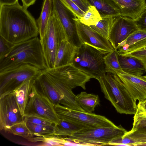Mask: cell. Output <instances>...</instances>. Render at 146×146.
Returning <instances> with one entry per match:
<instances>
[{
	"instance_id": "obj_1",
	"label": "cell",
	"mask_w": 146,
	"mask_h": 146,
	"mask_svg": "<svg viewBox=\"0 0 146 146\" xmlns=\"http://www.w3.org/2000/svg\"><path fill=\"white\" fill-rule=\"evenodd\" d=\"M27 9L19 3L0 5V36L15 44L39 35L35 19Z\"/></svg>"
},
{
	"instance_id": "obj_2",
	"label": "cell",
	"mask_w": 146,
	"mask_h": 146,
	"mask_svg": "<svg viewBox=\"0 0 146 146\" xmlns=\"http://www.w3.org/2000/svg\"><path fill=\"white\" fill-rule=\"evenodd\" d=\"M24 64L33 65L41 70L47 69L38 36L14 45L0 58V72Z\"/></svg>"
},
{
	"instance_id": "obj_3",
	"label": "cell",
	"mask_w": 146,
	"mask_h": 146,
	"mask_svg": "<svg viewBox=\"0 0 146 146\" xmlns=\"http://www.w3.org/2000/svg\"><path fill=\"white\" fill-rule=\"evenodd\" d=\"M101 91L117 112L121 114L134 115L137 105L119 76L107 72L97 80Z\"/></svg>"
},
{
	"instance_id": "obj_4",
	"label": "cell",
	"mask_w": 146,
	"mask_h": 146,
	"mask_svg": "<svg viewBox=\"0 0 146 146\" xmlns=\"http://www.w3.org/2000/svg\"><path fill=\"white\" fill-rule=\"evenodd\" d=\"M105 55L90 45L81 44L77 48L72 64L91 78L98 80L106 73Z\"/></svg>"
},
{
	"instance_id": "obj_5",
	"label": "cell",
	"mask_w": 146,
	"mask_h": 146,
	"mask_svg": "<svg viewBox=\"0 0 146 146\" xmlns=\"http://www.w3.org/2000/svg\"><path fill=\"white\" fill-rule=\"evenodd\" d=\"M127 131L121 125L84 129L65 138L85 146L109 145L111 141L122 137Z\"/></svg>"
},
{
	"instance_id": "obj_6",
	"label": "cell",
	"mask_w": 146,
	"mask_h": 146,
	"mask_svg": "<svg viewBox=\"0 0 146 146\" xmlns=\"http://www.w3.org/2000/svg\"><path fill=\"white\" fill-rule=\"evenodd\" d=\"M67 38L61 22L52 9L43 36L40 39L46 64L48 69L54 68L56 54L62 41Z\"/></svg>"
},
{
	"instance_id": "obj_7",
	"label": "cell",
	"mask_w": 146,
	"mask_h": 146,
	"mask_svg": "<svg viewBox=\"0 0 146 146\" xmlns=\"http://www.w3.org/2000/svg\"><path fill=\"white\" fill-rule=\"evenodd\" d=\"M59 119L65 120L84 129L116 126L105 116L70 109L58 104L54 106Z\"/></svg>"
},
{
	"instance_id": "obj_8",
	"label": "cell",
	"mask_w": 146,
	"mask_h": 146,
	"mask_svg": "<svg viewBox=\"0 0 146 146\" xmlns=\"http://www.w3.org/2000/svg\"><path fill=\"white\" fill-rule=\"evenodd\" d=\"M41 72L38 68L29 64L0 72V97L12 92L26 80L35 79Z\"/></svg>"
},
{
	"instance_id": "obj_9",
	"label": "cell",
	"mask_w": 146,
	"mask_h": 146,
	"mask_svg": "<svg viewBox=\"0 0 146 146\" xmlns=\"http://www.w3.org/2000/svg\"><path fill=\"white\" fill-rule=\"evenodd\" d=\"M24 116L41 117L51 121L56 124L59 120L54 105L37 89L34 82L25 110Z\"/></svg>"
},
{
	"instance_id": "obj_10",
	"label": "cell",
	"mask_w": 146,
	"mask_h": 146,
	"mask_svg": "<svg viewBox=\"0 0 146 146\" xmlns=\"http://www.w3.org/2000/svg\"><path fill=\"white\" fill-rule=\"evenodd\" d=\"M48 77L71 90L80 87L85 90L86 84L91 78L72 64L43 70Z\"/></svg>"
},
{
	"instance_id": "obj_11",
	"label": "cell",
	"mask_w": 146,
	"mask_h": 146,
	"mask_svg": "<svg viewBox=\"0 0 146 146\" xmlns=\"http://www.w3.org/2000/svg\"><path fill=\"white\" fill-rule=\"evenodd\" d=\"M23 121L13 92L0 97V131H9L12 125Z\"/></svg>"
},
{
	"instance_id": "obj_12",
	"label": "cell",
	"mask_w": 146,
	"mask_h": 146,
	"mask_svg": "<svg viewBox=\"0 0 146 146\" xmlns=\"http://www.w3.org/2000/svg\"><path fill=\"white\" fill-rule=\"evenodd\" d=\"M73 19L82 44L90 45L105 54L114 49L107 38L94 30L90 26L81 23L77 18L74 17Z\"/></svg>"
},
{
	"instance_id": "obj_13",
	"label": "cell",
	"mask_w": 146,
	"mask_h": 146,
	"mask_svg": "<svg viewBox=\"0 0 146 146\" xmlns=\"http://www.w3.org/2000/svg\"><path fill=\"white\" fill-rule=\"evenodd\" d=\"M133 19L120 16L116 17L109 35L108 40L114 49L131 34L139 30Z\"/></svg>"
},
{
	"instance_id": "obj_14",
	"label": "cell",
	"mask_w": 146,
	"mask_h": 146,
	"mask_svg": "<svg viewBox=\"0 0 146 146\" xmlns=\"http://www.w3.org/2000/svg\"><path fill=\"white\" fill-rule=\"evenodd\" d=\"M53 10L56 13L65 31L69 42L75 46L79 47L81 44L74 20L71 13L61 0H52Z\"/></svg>"
},
{
	"instance_id": "obj_15",
	"label": "cell",
	"mask_w": 146,
	"mask_h": 146,
	"mask_svg": "<svg viewBox=\"0 0 146 146\" xmlns=\"http://www.w3.org/2000/svg\"><path fill=\"white\" fill-rule=\"evenodd\" d=\"M125 86L136 101L146 100V78L124 72L117 75Z\"/></svg>"
},
{
	"instance_id": "obj_16",
	"label": "cell",
	"mask_w": 146,
	"mask_h": 146,
	"mask_svg": "<svg viewBox=\"0 0 146 146\" xmlns=\"http://www.w3.org/2000/svg\"><path fill=\"white\" fill-rule=\"evenodd\" d=\"M120 11L121 16L135 20L146 7L145 0H111Z\"/></svg>"
},
{
	"instance_id": "obj_17",
	"label": "cell",
	"mask_w": 146,
	"mask_h": 146,
	"mask_svg": "<svg viewBox=\"0 0 146 146\" xmlns=\"http://www.w3.org/2000/svg\"><path fill=\"white\" fill-rule=\"evenodd\" d=\"M77 48L67 38L63 40L56 54L54 68L72 64Z\"/></svg>"
},
{
	"instance_id": "obj_18",
	"label": "cell",
	"mask_w": 146,
	"mask_h": 146,
	"mask_svg": "<svg viewBox=\"0 0 146 146\" xmlns=\"http://www.w3.org/2000/svg\"><path fill=\"white\" fill-rule=\"evenodd\" d=\"M118 59L124 72L138 76H142L146 73V68L143 63L138 59L132 57L122 55L118 53Z\"/></svg>"
},
{
	"instance_id": "obj_19",
	"label": "cell",
	"mask_w": 146,
	"mask_h": 146,
	"mask_svg": "<svg viewBox=\"0 0 146 146\" xmlns=\"http://www.w3.org/2000/svg\"><path fill=\"white\" fill-rule=\"evenodd\" d=\"M34 84L37 89L46 96L54 106L61 104L60 98L52 86L42 72L34 80Z\"/></svg>"
},
{
	"instance_id": "obj_20",
	"label": "cell",
	"mask_w": 146,
	"mask_h": 146,
	"mask_svg": "<svg viewBox=\"0 0 146 146\" xmlns=\"http://www.w3.org/2000/svg\"><path fill=\"white\" fill-rule=\"evenodd\" d=\"M35 79L26 80L16 88L13 92L21 113L23 117L28 101L32 86Z\"/></svg>"
},
{
	"instance_id": "obj_21",
	"label": "cell",
	"mask_w": 146,
	"mask_h": 146,
	"mask_svg": "<svg viewBox=\"0 0 146 146\" xmlns=\"http://www.w3.org/2000/svg\"><path fill=\"white\" fill-rule=\"evenodd\" d=\"M87 0L96 8L102 17L121 16L120 10L111 0Z\"/></svg>"
},
{
	"instance_id": "obj_22",
	"label": "cell",
	"mask_w": 146,
	"mask_h": 146,
	"mask_svg": "<svg viewBox=\"0 0 146 146\" xmlns=\"http://www.w3.org/2000/svg\"><path fill=\"white\" fill-rule=\"evenodd\" d=\"M77 104L84 112L92 113L96 106L100 105V99L97 95L82 92L76 95Z\"/></svg>"
},
{
	"instance_id": "obj_23",
	"label": "cell",
	"mask_w": 146,
	"mask_h": 146,
	"mask_svg": "<svg viewBox=\"0 0 146 146\" xmlns=\"http://www.w3.org/2000/svg\"><path fill=\"white\" fill-rule=\"evenodd\" d=\"M52 0H44L39 17L37 20L40 38L43 36L52 11Z\"/></svg>"
},
{
	"instance_id": "obj_24",
	"label": "cell",
	"mask_w": 146,
	"mask_h": 146,
	"mask_svg": "<svg viewBox=\"0 0 146 146\" xmlns=\"http://www.w3.org/2000/svg\"><path fill=\"white\" fill-rule=\"evenodd\" d=\"M120 54L138 59L146 68V38L130 46L127 51Z\"/></svg>"
},
{
	"instance_id": "obj_25",
	"label": "cell",
	"mask_w": 146,
	"mask_h": 146,
	"mask_svg": "<svg viewBox=\"0 0 146 146\" xmlns=\"http://www.w3.org/2000/svg\"><path fill=\"white\" fill-rule=\"evenodd\" d=\"M104 59L106 72L117 75L123 72L119 61L117 49H114L106 54L104 56Z\"/></svg>"
},
{
	"instance_id": "obj_26",
	"label": "cell",
	"mask_w": 146,
	"mask_h": 146,
	"mask_svg": "<svg viewBox=\"0 0 146 146\" xmlns=\"http://www.w3.org/2000/svg\"><path fill=\"white\" fill-rule=\"evenodd\" d=\"M84 129L78 125L64 120L59 119L55 125V131L52 134L59 136H68L72 133Z\"/></svg>"
},
{
	"instance_id": "obj_27",
	"label": "cell",
	"mask_w": 146,
	"mask_h": 146,
	"mask_svg": "<svg viewBox=\"0 0 146 146\" xmlns=\"http://www.w3.org/2000/svg\"><path fill=\"white\" fill-rule=\"evenodd\" d=\"M28 140L33 142H42V144L40 145L45 146H64V144L67 141L65 138H62L60 136L52 134L33 137Z\"/></svg>"
},
{
	"instance_id": "obj_28",
	"label": "cell",
	"mask_w": 146,
	"mask_h": 146,
	"mask_svg": "<svg viewBox=\"0 0 146 146\" xmlns=\"http://www.w3.org/2000/svg\"><path fill=\"white\" fill-rule=\"evenodd\" d=\"M146 38V32L139 30L135 31L119 44L117 49L118 53L126 52L130 46Z\"/></svg>"
},
{
	"instance_id": "obj_29",
	"label": "cell",
	"mask_w": 146,
	"mask_h": 146,
	"mask_svg": "<svg viewBox=\"0 0 146 146\" xmlns=\"http://www.w3.org/2000/svg\"><path fill=\"white\" fill-rule=\"evenodd\" d=\"M116 17H102V19L95 25H91L90 27L108 39L109 34Z\"/></svg>"
},
{
	"instance_id": "obj_30",
	"label": "cell",
	"mask_w": 146,
	"mask_h": 146,
	"mask_svg": "<svg viewBox=\"0 0 146 146\" xmlns=\"http://www.w3.org/2000/svg\"><path fill=\"white\" fill-rule=\"evenodd\" d=\"M133 140L136 146L146 144V125L138 127L127 131L123 136Z\"/></svg>"
},
{
	"instance_id": "obj_31",
	"label": "cell",
	"mask_w": 146,
	"mask_h": 146,
	"mask_svg": "<svg viewBox=\"0 0 146 146\" xmlns=\"http://www.w3.org/2000/svg\"><path fill=\"white\" fill-rule=\"evenodd\" d=\"M102 19L100 14L96 8L90 5L84 15L78 19L81 23L90 26L95 25Z\"/></svg>"
},
{
	"instance_id": "obj_32",
	"label": "cell",
	"mask_w": 146,
	"mask_h": 146,
	"mask_svg": "<svg viewBox=\"0 0 146 146\" xmlns=\"http://www.w3.org/2000/svg\"><path fill=\"white\" fill-rule=\"evenodd\" d=\"M132 129L146 125V104L145 100L139 102L136 111L133 117Z\"/></svg>"
},
{
	"instance_id": "obj_33",
	"label": "cell",
	"mask_w": 146,
	"mask_h": 146,
	"mask_svg": "<svg viewBox=\"0 0 146 146\" xmlns=\"http://www.w3.org/2000/svg\"><path fill=\"white\" fill-rule=\"evenodd\" d=\"M25 122L27 127L33 135L38 136L44 135L53 134L54 132L55 125H42L30 122Z\"/></svg>"
},
{
	"instance_id": "obj_34",
	"label": "cell",
	"mask_w": 146,
	"mask_h": 146,
	"mask_svg": "<svg viewBox=\"0 0 146 146\" xmlns=\"http://www.w3.org/2000/svg\"><path fill=\"white\" fill-rule=\"evenodd\" d=\"M13 134L29 139L33 137L24 120L11 127L9 131Z\"/></svg>"
},
{
	"instance_id": "obj_35",
	"label": "cell",
	"mask_w": 146,
	"mask_h": 146,
	"mask_svg": "<svg viewBox=\"0 0 146 146\" xmlns=\"http://www.w3.org/2000/svg\"><path fill=\"white\" fill-rule=\"evenodd\" d=\"M63 4L74 17L79 19L85 13L71 0H61Z\"/></svg>"
},
{
	"instance_id": "obj_36",
	"label": "cell",
	"mask_w": 146,
	"mask_h": 146,
	"mask_svg": "<svg viewBox=\"0 0 146 146\" xmlns=\"http://www.w3.org/2000/svg\"><path fill=\"white\" fill-rule=\"evenodd\" d=\"M24 120L33 123L45 125H55L56 124L51 121L41 117L33 116H24Z\"/></svg>"
},
{
	"instance_id": "obj_37",
	"label": "cell",
	"mask_w": 146,
	"mask_h": 146,
	"mask_svg": "<svg viewBox=\"0 0 146 146\" xmlns=\"http://www.w3.org/2000/svg\"><path fill=\"white\" fill-rule=\"evenodd\" d=\"M134 21L139 30L146 32V6L140 15Z\"/></svg>"
},
{
	"instance_id": "obj_38",
	"label": "cell",
	"mask_w": 146,
	"mask_h": 146,
	"mask_svg": "<svg viewBox=\"0 0 146 146\" xmlns=\"http://www.w3.org/2000/svg\"><path fill=\"white\" fill-rule=\"evenodd\" d=\"M14 45L7 41L0 36V58L6 55Z\"/></svg>"
},
{
	"instance_id": "obj_39",
	"label": "cell",
	"mask_w": 146,
	"mask_h": 146,
	"mask_svg": "<svg viewBox=\"0 0 146 146\" xmlns=\"http://www.w3.org/2000/svg\"><path fill=\"white\" fill-rule=\"evenodd\" d=\"M82 10L86 12L90 5L87 0H71Z\"/></svg>"
},
{
	"instance_id": "obj_40",
	"label": "cell",
	"mask_w": 146,
	"mask_h": 146,
	"mask_svg": "<svg viewBox=\"0 0 146 146\" xmlns=\"http://www.w3.org/2000/svg\"><path fill=\"white\" fill-rule=\"evenodd\" d=\"M23 6L27 9L29 6L33 4L36 0H21Z\"/></svg>"
},
{
	"instance_id": "obj_41",
	"label": "cell",
	"mask_w": 146,
	"mask_h": 146,
	"mask_svg": "<svg viewBox=\"0 0 146 146\" xmlns=\"http://www.w3.org/2000/svg\"><path fill=\"white\" fill-rule=\"evenodd\" d=\"M18 1V0H0V5L13 4Z\"/></svg>"
},
{
	"instance_id": "obj_42",
	"label": "cell",
	"mask_w": 146,
	"mask_h": 146,
	"mask_svg": "<svg viewBox=\"0 0 146 146\" xmlns=\"http://www.w3.org/2000/svg\"><path fill=\"white\" fill-rule=\"evenodd\" d=\"M144 77L146 78V75L144 76Z\"/></svg>"
},
{
	"instance_id": "obj_43",
	"label": "cell",
	"mask_w": 146,
	"mask_h": 146,
	"mask_svg": "<svg viewBox=\"0 0 146 146\" xmlns=\"http://www.w3.org/2000/svg\"><path fill=\"white\" fill-rule=\"evenodd\" d=\"M145 102H146V100H145Z\"/></svg>"
},
{
	"instance_id": "obj_44",
	"label": "cell",
	"mask_w": 146,
	"mask_h": 146,
	"mask_svg": "<svg viewBox=\"0 0 146 146\" xmlns=\"http://www.w3.org/2000/svg\"></svg>"
}]
</instances>
